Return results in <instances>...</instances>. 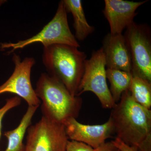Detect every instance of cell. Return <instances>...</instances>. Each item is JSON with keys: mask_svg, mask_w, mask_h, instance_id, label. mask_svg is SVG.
<instances>
[{"mask_svg": "<svg viewBox=\"0 0 151 151\" xmlns=\"http://www.w3.org/2000/svg\"><path fill=\"white\" fill-rule=\"evenodd\" d=\"M67 13L73 15V27L76 40L83 41L94 32V28L86 20L82 2L80 0H63Z\"/></svg>", "mask_w": 151, "mask_h": 151, "instance_id": "7c38bea8", "label": "cell"}, {"mask_svg": "<svg viewBox=\"0 0 151 151\" xmlns=\"http://www.w3.org/2000/svg\"><path fill=\"white\" fill-rule=\"evenodd\" d=\"M106 63L103 49L93 52L85 61L84 71L78 86L77 96L86 92H93L102 107L111 109L116 105L107 83Z\"/></svg>", "mask_w": 151, "mask_h": 151, "instance_id": "8992f818", "label": "cell"}, {"mask_svg": "<svg viewBox=\"0 0 151 151\" xmlns=\"http://www.w3.org/2000/svg\"><path fill=\"white\" fill-rule=\"evenodd\" d=\"M115 148L116 147L111 141L107 142H105L94 150V151H113Z\"/></svg>", "mask_w": 151, "mask_h": 151, "instance_id": "ffe728a7", "label": "cell"}, {"mask_svg": "<svg viewBox=\"0 0 151 151\" xmlns=\"http://www.w3.org/2000/svg\"><path fill=\"white\" fill-rule=\"evenodd\" d=\"M27 132L25 151H65L69 140L63 124L43 116Z\"/></svg>", "mask_w": 151, "mask_h": 151, "instance_id": "52a82bcc", "label": "cell"}, {"mask_svg": "<svg viewBox=\"0 0 151 151\" xmlns=\"http://www.w3.org/2000/svg\"><path fill=\"white\" fill-rule=\"evenodd\" d=\"M65 151H94V150L84 143L68 140Z\"/></svg>", "mask_w": 151, "mask_h": 151, "instance_id": "e0dca14e", "label": "cell"}, {"mask_svg": "<svg viewBox=\"0 0 151 151\" xmlns=\"http://www.w3.org/2000/svg\"><path fill=\"white\" fill-rule=\"evenodd\" d=\"M106 78L110 83V91L115 103H119L122 94L128 90L133 78L132 73L107 68Z\"/></svg>", "mask_w": 151, "mask_h": 151, "instance_id": "5bb4252c", "label": "cell"}, {"mask_svg": "<svg viewBox=\"0 0 151 151\" xmlns=\"http://www.w3.org/2000/svg\"><path fill=\"white\" fill-rule=\"evenodd\" d=\"M6 1H4V0H0V6L2 4H4V3H5Z\"/></svg>", "mask_w": 151, "mask_h": 151, "instance_id": "44dd1931", "label": "cell"}, {"mask_svg": "<svg viewBox=\"0 0 151 151\" xmlns=\"http://www.w3.org/2000/svg\"><path fill=\"white\" fill-rule=\"evenodd\" d=\"M68 139L86 144L95 149L105 142L115 133L113 120L111 117L101 125H86L72 118L63 124Z\"/></svg>", "mask_w": 151, "mask_h": 151, "instance_id": "9c48e42d", "label": "cell"}, {"mask_svg": "<svg viewBox=\"0 0 151 151\" xmlns=\"http://www.w3.org/2000/svg\"><path fill=\"white\" fill-rule=\"evenodd\" d=\"M112 142L116 148L121 151H137V147L128 145L118 138L116 137L115 139L112 141Z\"/></svg>", "mask_w": 151, "mask_h": 151, "instance_id": "ac0fdd59", "label": "cell"}, {"mask_svg": "<svg viewBox=\"0 0 151 151\" xmlns=\"http://www.w3.org/2000/svg\"><path fill=\"white\" fill-rule=\"evenodd\" d=\"M86 58L84 52L70 45L55 44L43 47L42 62L48 75L62 83L74 97L84 74Z\"/></svg>", "mask_w": 151, "mask_h": 151, "instance_id": "7a4b0ae2", "label": "cell"}, {"mask_svg": "<svg viewBox=\"0 0 151 151\" xmlns=\"http://www.w3.org/2000/svg\"><path fill=\"white\" fill-rule=\"evenodd\" d=\"M113 151H121L120 150H119V149L116 148H115L114 150H113Z\"/></svg>", "mask_w": 151, "mask_h": 151, "instance_id": "7402d4cb", "label": "cell"}, {"mask_svg": "<svg viewBox=\"0 0 151 151\" xmlns=\"http://www.w3.org/2000/svg\"><path fill=\"white\" fill-rule=\"evenodd\" d=\"M35 92L41 100L42 116L63 124L72 118H78L83 100L72 96L58 80L46 73H42L36 84Z\"/></svg>", "mask_w": 151, "mask_h": 151, "instance_id": "3957f363", "label": "cell"}, {"mask_svg": "<svg viewBox=\"0 0 151 151\" xmlns=\"http://www.w3.org/2000/svg\"><path fill=\"white\" fill-rule=\"evenodd\" d=\"M137 148V151H151V134L149 135Z\"/></svg>", "mask_w": 151, "mask_h": 151, "instance_id": "d6986e66", "label": "cell"}, {"mask_svg": "<svg viewBox=\"0 0 151 151\" xmlns=\"http://www.w3.org/2000/svg\"><path fill=\"white\" fill-rule=\"evenodd\" d=\"M110 117L116 138L128 145L137 147L151 134V110L136 103L129 89L112 108Z\"/></svg>", "mask_w": 151, "mask_h": 151, "instance_id": "6da1fadb", "label": "cell"}, {"mask_svg": "<svg viewBox=\"0 0 151 151\" xmlns=\"http://www.w3.org/2000/svg\"><path fill=\"white\" fill-rule=\"evenodd\" d=\"M67 13L63 1H60L53 18L38 33L27 39L14 43H1V49H10L8 52L11 53L17 50L36 43L42 44L44 47L52 45L62 44L78 48L80 45L70 31Z\"/></svg>", "mask_w": 151, "mask_h": 151, "instance_id": "277c9868", "label": "cell"}, {"mask_svg": "<svg viewBox=\"0 0 151 151\" xmlns=\"http://www.w3.org/2000/svg\"><path fill=\"white\" fill-rule=\"evenodd\" d=\"M147 1L105 0L103 12L110 26V33L122 34L123 31L134 22L138 8Z\"/></svg>", "mask_w": 151, "mask_h": 151, "instance_id": "30bf717a", "label": "cell"}, {"mask_svg": "<svg viewBox=\"0 0 151 151\" xmlns=\"http://www.w3.org/2000/svg\"><path fill=\"white\" fill-rule=\"evenodd\" d=\"M103 45L107 68L131 73L132 60L124 35L109 33L104 37Z\"/></svg>", "mask_w": 151, "mask_h": 151, "instance_id": "8fae6325", "label": "cell"}, {"mask_svg": "<svg viewBox=\"0 0 151 151\" xmlns=\"http://www.w3.org/2000/svg\"><path fill=\"white\" fill-rule=\"evenodd\" d=\"M38 107L28 106L18 126L13 130L4 132V135L8 139L7 147L5 151H25V146L23 142L24 138Z\"/></svg>", "mask_w": 151, "mask_h": 151, "instance_id": "4fadbf2b", "label": "cell"}, {"mask_svg": "<svg viewBox=\"0 0 151 151\" xmlns=\"http://www.w3.org/2000/svg\"><path fill=\"white\" fill-rule=\"evenodd\" d=\"M129 90L136 103L151 110V82L137 76H133Z\"/></svg>", "mask_w": 151, "mask_h": 151, "instance_id": "9a60e30c", "label": "cell"}, {"mask_svg": "<svg viewBox=\"0 0 151 151\" xmlns=\"http://www.w3.org/2000/svg\"><path fill=\"white\" fill-rule=\"evenodd\" d=\"M132 60L133 76L151 82V35L148 26L135 22L124 35Z\"/></svg>", "mask_w": 151, "mask_h": 151, "instance_id": "5b68a950", "label": "cell"}, {"mask_svg": "<svg viewBox=\"0 0 151 151\" xmlns=\"http://www.w3.org/2000/svg\"><path fill=\"white\" fill-rule=\"evenodd\" d=\"M21 103V98L18 96H15L7 99L6 104L2 108H0V139L1 135L2 122L4 116L9 111L18 106L20 105Z\"/></svg>", "mask_w": 151, "mask_h": 151, "instance_id": "2e32d148", "label": "cell"}, {"mask_svg": "<svg viewBox=\"0 0 151 151\" xmlns=\"http://www.w3.org/2000/svg\"><path fill=\"white\" fill-rule=\"evenodd\" d=\"M12 60L15 65L13 73L0 86V95L6 93L15 94L25 100L28 106H39L40 100L31 81L32 68L35 64V60L26 57L22 60L19 55L14 53Z\"/></svg>", "mask_w": 151, "mask_h": 151, "instance_id": "ba28073f", "label": "cell"}]
</instances>
